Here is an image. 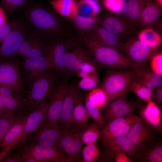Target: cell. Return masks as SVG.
<instances>
[{
	"label": "cell",
	"mask_w": 162,
	"mask_h": 162,
	"mask_svg": "<svg viewBox=\"0 0 162 162\" xmlns=\"http://www.w3.org/2000/svg\"><path fill=\"white\" fill-rule=\"evenodd\" d=\"M24 14L34 33L44 40L48 41L71 35L67 22L52 8L45 5L30 3L24 10Z\"/></svg>",
	"instance_id": "obj_1"
},
{
	"label": "cell",
	"mask_w": 162,
	"mask_h": 162,
	"mask_svg": "<svg viewBox=\"0 0 162 162\" xmlns=\"http://www.w3.org/2000/svg\"><path fill=\"white\" fill-rule=\"evenodd\" d=\"M75 34L90 52L98 67L136 70L142 66L131 62L118 50L102 45L83 33Z\"/></svg>",
	"instance_id": "obj_2"
},
{
	"label": "cell",
	"mask_w": 162,
	"mask_h": 162,
	"mask_svg": "<svg viewBox=\"0 0 162 162\" xmlns=\"http://www.w3.org/2000/svg\"><path fill=\"white\" fill-rule=\"evenodd\" d=\"M59 75L52 69L33 80L24 99L26 112L37 107L49 98L59 81Z\"/></svg>",
	"instance_id": "obj_3"
},
{
	"label": "cell",
	"mask_w": 162,
	"mask_h": 162,
	"mask_svg": "<svg viewBox=\"0 0 162 162\" xmlns=\"http://www.w3.org/2000/svg\"><path fill=\"white\" fill-rule=\"evenodd\" d=\"M134 74V70L132 69L110 68L106 71L100 87L106 94L107 104L126 95Z\"/></svg>",
	"instance_id": "obj_4"
},
{
	"label": "cell",
	"mask_w": 162,
	"mask_h": 162,
	"mask_svg": "<svg viewBox=\"0 0 162 162\" xmlns=\"http://www.w3.org/2000/svg\"><path fill=\"white\" fill-rule=\"evenodd\" d=\"M19 149L24 162H70L57 146H41L29 141Z\"/></svg>",
	"instance_id": "obj_5"
},
{
	"label": "cell",
	"mask_w": 162,
	"mask_h": 162,
	"mask_svg": "<svg viewBox=\"0 0 162 162\" xmlns=\"http://www.w3.org/2000/svg\"><path fill=\"white\" fill-rule=\"evenodd\" d=\"M77 38L76 39L70 35L67 39L64 58V75L68 78L75 75L85 63L95 62L89 50L83 46V43Z\"/></svg>",
	"instance_id": "obj_6"
},
{
	"label": "cell",
	"mask_w": 162,
	"mask_h": 162,
	"mask_svg": "<svg viewBox=\"0 0 162 162\" xmlns=\"http://www.w3.org/2000/svg\"><path fill=\"white\" fill-rule=\"evenodd\" d=\"M98 25L126 42L133 38L134 28L124 17L109 11L100 12L97 16Z\"/></svg>",
	"instance_id": "obj_7"
},
{
	"label": "cell",
	"mask_w": 162,
	"mask_h": 162,
	"mask_svg": "<svg viewBox=\"0 0 162 162\" xmlns=\"http://www.w3.org/2000/svg\"><path fill=\"white\" fill-rule=\"evenodd\" d=\"M140 118L134 113L112 119L101 129L98 139L101 145L127 135Z\"/></svg>",
	"instance_id": "obj_8"
},
{
	"label": "cell",
	"mask_w": 162,
	"mask_h": 162,
	"mask_svg": "<svg viewBox=\"0 0 162 162\" xmlns=\"http://www.w3.org/2000/svg\"><path fill=\"white\" fill-rule=\"evenodd\" d=\"M48 100L37 107L28 112V115L22 131L12 149H18L29 142L40 125L44 121L48 106Z\"/></svg>",
	"instance_id": "obj_9"
},
{
	"label": "cell",
	"mask_w": 162,
	"mask_h": 162,
	"mask_svg": "<svg viewBox=\"0 0 162 162\" xmlns=\"http://www.w3.org/2000/svg\"><path fill=\"white\" fill-rule=\"evenodd\" d=\"M68 78L65 75L62 76L49 98L44 121L49 125L59 126L63 101L68 84Z\"/></svg>",
	"instance_id": "obj_10"
},
{
	"label": "cell",
	"mask_w": 162,
	"mask_h": 162,
	"mask_svg": "<svg viewBox=\"0 0 162 162\" xmlns=\"http://www.w3.org/2000/svg\"><path fill=\"white\" fill-rule=\"evenodd\" d=\"M160 52L159 47H150L139 40L133 38L124 44L122 53L133 63L144 66L146 65L154 55Z\"/></svg>",
	"instance_id": "obj_11"
},
{
	"label": "cell",
	"mask_w": 162,
	"mask_h": 162,
	"mask_svg": "<svg viewBox=\"0 0 162 162\" xmlns=\"http://www.w3.org/2000/svg\"><path fill=\"white\" fill-rule=\"evenodd\" d=\"M102 146L98 159L100 162H113L115 154L118 151L124 152L132 158L136 153L133 143L126 135L116 138Z\"/></svg>",
	"instance_id": "obj_12"
},
{
	"label": "cell",
	"mask_w": 162,
	"mask_h": 162,
	"mask_svg": "<svg viewBox=\"0 0 162 162\" xmlns=\"http://www.w3.org/2000/svg\"><path fill=\"white\" fill-rule=\"evenodd\" d=\"M0 85L8 86L17 94L25 92L18 63L10 60L0 63Z\"/></svg>",
	"instance_id": "obj_13"
},
{
	"label": "cell",
	"mask_w": 162,
	"mask_h": 162,
	"mask_svg": "<svg viewBox=\"0 0 162 162\" xmlns=\"http://www.w3.org/2000/svg\"><path fill=\"white\" fill-rule=\"evenodd\" d=\"M68 36L59 37L50 40L45 54L50 61L52 69L62 76L65 74L64 58Z\"/></svg>",
	"instance_id": "obj_14"
},
{
	"label": "cell",
	"mask_w": 162,
	"mask_h": 162,
	"mask_svg": "<svg viewBox=\"0 0 162 162\" xmlns=\"http://www.w3.org/2000/svg\"><path fill=\"white\" fill-rule=\"evenodd\" d=\"M28 35L26 28L19 22L16 28L0 43V59L17 54L21 44Z\"/></svg>",
	"instance_id": "obj_15"
},
{
	"label": "cell",
	"mask_w": 162,
	"mask_h": 162,
	"mask_svg": "<svg viewBox=\"0 0 162 162\" xmlns=\"http://www.w3.org/2000/svg\"><path fill=\"white\" fill-rule=\"evenodd\" d=\"M141 106L128 100L125 95L108 104L102 109L101 113L106 123L115 118L134 113L136 109Z\"/></svg>",
	"instance_id": "obj_16"
},
{
	"label": "cell",
	"mask_w": 162,
	"mask_h": 162,
	"mask_svg": "<svg viewBox=\"0 0 162 162\" xmlns=\"http://www.w3.org/2000/svg\"><path fill=\"white\" fill-rule=\"evenodd\" d=\"M157 132L152 127L140 118L126 135L136 152L157 138Z\"/></svg>",
	"instance_id": "obj_17"
},
{
	"label": "cell",
	"mask_w": 162,
	"mask_h": 162,
	"mask_svg": "<svg viewBox=\"0 0 162 162\" xmlns=\"http://www.w3.org/2000/svg\"><path fill=\"white\" fill-rule=\"evenodd\" d=\"M80 94L78 88L74 82L68 84L59 122V126L62 130L70 129L74 108Z\"/></svg>",
	"instance_id": "obj_18"
},
{
	"label": "cell",
	"mask_w": 162,
	"mask_h": 162,
	"mask_svg": "<svg viewBox=\"0 0 162 162\" xmlns=\"http://www.w3.org/2000/svg\"><path fill=\"white\" fill-rule=\"evenodd\" d=\"M62 132L59 126L51 125L43 121L30 141L41 146H57Z\"/></svg>",
	"instance_id": "obj_19"
},
{
	"label": "cell",
	"mask_w": 162,
	"mask_h": 162,
	"mask_svg": "<svg viewBox=\"0 0 162 162\" xmlns=\"http://www.w3.org/2000/svg\"><path fill=\"white\" fill-rule=\"evenodd\" d=\"M100 44L117 50L121 53L124 44L118 37L98 24L83 33Z\"/></svg>",
	"instance_id": "obj_20"
},
{
	"label": "cell",
	"mask_w": 162,
	"mask_h": 162,
	"mask_svg": "<svg viewBox=\"0 0 162 162\" xmlns=\"http://www.w3.org/2000/svg\"><path fill=\"white\" fill-rule=\"evenodd\" d=\"M44 40L35 33L32 34L26 39L21 44L17 54L26 58H35L47 53L49 42L44 44Z\"/></svg>",
	"instance_id": "obj_21"
},
{
	"label": "cell",
	"mask_w": 162,
	"mask_h": 162,
	"mask_svg": "<svg viewBox=\"0 0 162 162\" xmlns=\"http://www.w3.org/2000/svg\"><path fill=\"white\" fill-rule=\"evenodd\" d=\"M138 27L142 28L154 27L159 22L162 14V6L154 0H145Z\"/></svg>",
	"instance_id": "obj_22"
},
{
	"label": "cell",
	"mask_w": 162,
	"mask_h": 162,
	"mask_svg": "<svg viewBox=\"0 0 162 162\" xmlns=\"http://www.w3.org/2000/svg\"><path fill=\"white\" fill-rule=\"evenodd\" d=\"M139 162H162V142L156 138L137 150L132 158Z\"/></svg>",
	"instance_id": "obj_23"
},
{
	"label": "cell",
	"mask_w": 162,
	"mask_h": 162,
	"mask_svg": "<svg viewBox=\"0 0 162 162\" xmlns=\"http://www.w3.org/2000/svg\"><path fill=\"white\" fill-rule=\"evenodd\" d=\"M144 106H141L138 116L141 119L162 134V111L158 104L151 101L147 102Z\"/></svg>",
	"instance_id": "obj_24"
},
{
	"label": "cell",
	"mask_w": 162,
	"mask_h": 162,
	"mask_svg": "<svg viewBox=\"0 0 162 162\" xmlns=\"http://www.w3.org/2000/svg\"><path fill=\"white\" fill-rule=\"evenodd\" d=\"M28 112L21 116L10 128L0 143V162L10 151L21 134L26 121Z\"/></svg>",
	"instance_id": "obj_25"
},
{
	"label": "cell",
	"mask_w": 162,
	"mask_h": 162,
	"mask_svg": "<svg viewBox=\"0 0 162 162\" xmlns=\"http://www.w3.org/2000/svg\"><path fill=\"white\" fill-rule=\"evenodd\" d=\"M24 66L29 78L33 80L52 69L50 61L46 55L35 58H26Z\"/></svg>",
	"instance_id": "obj_26"
},
{
	"label": "cell",
	"mask_w": 162,
	"mask_h": 162,
	"mask_svg": "<svg viewBox=\"0 0 162 162\" xmlns=\"http://www.w3.org/2000/svg\"><path fill=\"white\" fill-rule=\"evenodd\" d=\"M134 79L140 82L150 89L161 86L162 74L153 71L146 65L142 66L134 70Z\"/></svg>",
	"instance_id": "obj_27"
},
{
	"label": "cell",
	"mask_w": 162,
	"mask_h": 162,
	"mask_svg": "<svg viewBox=\"0 0 162 162\" xmlns=\"http://www.w3.org/2000/svg\"><path fill=\"white\" fill-rule=\"evenodd\" d=\"M90 118L84 103L83 98L81 94L74 108L71 128L75 127L84 130L88 125Z\"/></svg>",
	"instance_id": "obj_28"
},
{
	"label": "cell",
	"mask_w": 162,
	"mask_h": 162,
	"mask_svg": "<svg viewBox=\"0 0 162 162\" xmlns=\"http://www.w3.org/2000/svg\"><path fill=\"white\" fill-rule=\"evenodd\" d=\"M126 12L123 16L133 27H138L145 0H126Z\"/></svg>",
	"instance_id": "obj_29"
},
{
	"label": "cell",
	"mask_w": 162,
	"mask_h": 162,
	"mask_svg": "<svg viewBox=\"0 0 162 162\" xmlns=\"http://www.w3.org/2000/svg\"><path fill=\"white\" fill-rule=\"evenodd\" d=\"M78 2L77 0H50L48 1L56 13L68 19L76 14Z\"/></svg>",
	"instance_id": "obj_30"
},
{
	"label": "cell",
	"mask_w": 162,
	"mask_h": 162,
	"mask_svg": "<svg viewBox=\"0 0 162 162\" xmlns=\"http://www.w3.org/2000/svg\"><path fill=\"white\" fill-rule=\"evenodd\" d=\"M75 31V33H83L94 28L98 24L97 17H84L77 14L68 19L67 22Z\"/></svg>",
	"instance_id": "obj_31"
},
{
	"label": "cell",
	"mask_w": 162,
	"mask_h": 162,
	"mask_svg": "<svg viewBox=\"0 0 162 162\" xmlns=\"http://www.w3.org/2000/svg\"><path fill=\"white\" fill-rule=\"evenodd\" d=\"M100 4L98 0H80L76 14L84 17H97L101 10Z\"/></svg>",
	"instance_id": "obj_32"
},
{
	"label": "cell",
	"mask_w": 162,
	"mask_h": 162,
	"mask_svg": "<svg viewBox=\"0 0 162 162\" xmlns=\"http://www.w3.org/2000/svg\"><path fill=\"white\" fill-rule=\"evenodd\" d=\"M7 109L14 115L22 116L25 112L24 98L22 95L15 94L9 96H2Z\"/></svg>",
	"instance_id": "obj_33"
},
{
	"label": "cell",
	"mask_w": 162,
	"mask_h": 162,
	"mask_svg": "<svg viewBox=\"0 0 162 162\" xmlns=\"http://www.w3.org/2000/svg\"><path fill=\"white\" fill-rule=\"evenodd\" d=\"M73 133L71 129L62 130L57 147L67 156L70 162H73Z\"/></svg>",
	"instance_id": "obj_34"
},
{
	"label": "cell",
	"mask_w": 162,
	"mask_h": 162,
	"mask_svg": "<svg viewBox=\"0 0 162 162\" xmlns=\"http://www.w3.org/2000/svg\"><path fill=\"white\" fill-rule=\"evenodd\" d=\"M138 38L145 44L152 48L158 47L162 42L160 35L151 28L143 29L139 33Z\"/></svg>",
	"instance_id": "obj_35"
},
{
	"label": "cell",
	"mask_w": 162,
	"mask_h": 162,
	"mask_svg": "<svg viewBox=\"0 0 162 162\" xmlns=\"http://www.w3.org/2000/svg\"><path fill=\"white\" fill-rule=\"evenodd\" d=\"M101 129L100 125L93 120L82 131V137L83 144L95 142L99 138Z\"/></svg>",
	"instance_id": "obj_36"
},
{
	"label": "cell",
	"mask_w": 162,
	"mask_h": 162,
	"mask_svg": "<svg viewBox=\"0 0 162 162\" xmlns=\"http://www.w3.org/2000/svg\"><path fill=\"white\" fill-rule=\"evenodd\" d=\"M70 129L73 132L74 139L73 162H82L81 152L83 143L82 135L84 129L75 127Z\"/></svg>",
	"instance_id": "obj_37"
},
{
	"label": "cell",
	"mask_w": 162,
	"mask_h": 162,
	"mask_svg": "<svg viewBox=\"0 0 162 162\" xmlns=\"http://www.w3.org/2000/svg\"><path fill=\"white\" fill-rule=\"evenodd\" d=\"M129 91L133 92L145 101L148 102L151 100L152 89L134 79L130 83Z\"/></svg>",
	"instance_id": "obj_38"
},
{
	"label": "cell",
	"mask_w": 162,
	"mask_h": 162,
	"mask_svg": "<svg viewBox=\"0 0 162 162\" xmlns=\"http://www.w3.org/2000/svg\"><path fill=\"white\" fill-rule=\"evenodd\" d=\"M85 98L90 101L99 110L102 109L107 104L106 95L100 87H96L90 90L86 95Z\"/></svg>",
	"instance_id": "obj_39"
},
{
	"label": "cell",
	"mask_w": 162,
	"mask_h": 162,
	"mask_svg": "<svg viewBox=\"0 0 162 162\" xmlns=\"http://www.w3.org/2000/svg\"><path fill=\"white\" fill-rule=\"evenodd\" d=\"M100 151L97 143L89 144L82 147L81 155L83 162H96L98 161Z\"/></svg>",
	"instance_id": "obj_40"
},
{
	"label": "cell",
	"mask_w": 162,
	"mask_h": 162,
	"mask_svg": "<svg viewBox=\"0 0 162 162\" xmlns=\"http://www.w3.org/2000/svg\"><path fill=\"white\" fill-rule=\"evenodd\" d=\"M126 0H103L101 3L110 12L124 16L125 14Z\"/></svg>",
	"instance_id": "obj_41"
},
{
	"label": "cell",
	"mask_w": 162,
	"mask_h": 162,
	"mask_svg": "<svg viewBox=\"0 0 162 162\" xmlns=\"http://www.w3.org/2000/svg\"><path fill=\"white\" fill-rule=\"evenodd\" d=\"M21 116L4 115L0 118V143L7 132Z\"/></svg>",
	"instance_id": "obj_42"
},
{
	"label": "cell",
	"mask_w": 162,
	"mask_h": 162,
	"mask_svg": "<svg viewBox=\"0 0 162 162\" xmlns=\"http://www.w3.org/2000/svg\"><path fill=\"white\" fill-rule=\"evenodd\" d=\"M84 104L91 118L100 125L101 129L104 128L106 123L99 109L86 98Z\"/></svg>",
	"instance_id": "obj_43"
},
{
	"label": "cell",
	"mask_w": 162,
	"mask_h": 162,
	"mask_svg": "<svg viewBox=\"0 0 162 162\" xmlns=\"http://www.w3.org/2000/svg\"><path fill=\"white\" fill-rule=\"evenodd\" d=\"M98 66L95 62L85 63L76 72L75 75L82 78L95 75H98Z\"/></svg>",
	"instance_id": "obj_44"
},
{
	"label": "cell",
	"mask_w": 162,
	"mask_h": 162,
	"mask_svg": "<svg viewBox=\"0 0 162 162\" xmlns=\"http://www.w3.org/2000/svg\"><path fill=\"white\" fill-rule=\"evenodd\" d=\"M28 3L27 0H2L3 8L9 14L18 10Z\"/></svg>",
	"instance_id": "obj_45"
},
{
	"label": "cell",
	"mask_w": 162,
	"mask_h": 162,
	"mask_svg": "<svg viewBox=\"0 0 162 162\" xmlns=\"http://www.w3.org/2000/svg\"><path fill=\"white\" fill-rule=\"evenodd\" d=\"M98 75H95L81 78L78 84V88L85 90H91L98 85Z\"/></svg>",
	"instance_id": "obj_46"
},
{
	"label": "cell",
	"mask_w": 162,
	"mask_h": 162,
	"mask_svg": "<svg viewBox=\"0 0 162 162\" xmlns=\"http://www.w3.org/2000/svg\"><path fill=\"white\" fill-rule=\"evenodd\" d=\"M19 23L11 20H7L0 25V43L16 28Z\"/></svg>",
	"instance_id": "obj_47"
},
{
	"label": "cell",
	"mask_w": 162,
	"mask_h": 162,
	"mask_svg": "<svg viewBox=\"0 0 162 162\" xmlns=\"http://www.w3.org/2000/svg\"><path fill=\"white\" fill-rule=\"evenodd\" d=\"M150 68L153 71L162 74V54L160 52L154 55L150 61Z\"/></svg>",
	"instance_id": "obj_48"
},
{
	"label": "cell",
	"mask_w": 162,
	"mask_h": 162,
	"mask_svg": "<svg viewBox=\"0 0 162 162\" xmlns=\"http://www.w3.org/2000/svg\"><path fill=\"white\" fill-rule=\"evenodd\" d=\"M2 162H23V158L20 149L9 152L4 156Z\"/></svg>",
	"instance_id": "obj_49"
},
{
	"label": "cell",
	"mask_w": 162,
	"mask_h": 162,
	"mask_svg": "<svg viewBox=\"0 0 162 162\" xmlns=\"http://www.w3.org/2000/svg\"><path fill=\"white\" fill-rule=\"evenodd\" d=\"M152 89V95L151 101L157 104L162 102V88L157 87Z\"/></svg>",
	"instance_id": "obj_50"
},
{
	"label": "cell",
	"mask_w": 162,
	"mask_h": 162,
	"mask_svg": "<svg viewBox=\"0 0 162 162\" xmlns=\"http://www.w3.org/2000/svg\"><path fill=\"white\" fill-rule=\"evenodd\" d=\"M114 160L116 162H131L133 160L125 153L121 151H118L115 153Z\"/></svg>",
	"instance_id": "obj_51"
},
{
	"label": "cell",
	"mask_w": 162,
	"mask_h": 162,
	"mask_svg": "<svg viewBox=\"0 0 162 162\" xmlns=\"http://www.w3.org/2000/svg\"><path fill=\"white\" fill-rule=\"evenodd\" d=\"M15 94H17L10 87L0 85V94L2 96H9Z\"/></svg>",
	"instance_id": "obj_52"
},
{
	"label": "cell",
	"mask_w": 162,
	"mask_h": 162,
	"mask_svg": "<svg viewBox=\"0 0 162 162\" xmlns=\"http://www.w3.org/2000/svg\"><path fill=\"white\" fill-rule=\"evenodd\" d=\"M0 109L4 115L14 116L5 107L2 96L0 94Z\"/></svg>",
	"instance_id": "obj_53"
},
{
	"label": "cell",
	"mask_w": 162,
	"mask_h": 162,
	"mask_svg": "<svg viewBox=\"0 0 162 162\" xmlns=\"http://www.w3.org/2000/svg\"><path fill=\"white\" fill-rule=\"evenodd\" d=\"M7 21L6 16L4 9L0 7V25Z\"/></svg>",
	"instance_id": "obj_54"
},
{
	"label": "cell",
	"mask_w": 162,
	"mask_h": 162,
	"mask_svg": "<svg viewBox=\"0 0 162 162\" xmlns=\"http://www.w3.org/2000/svg\"><path fill=\"white\" fill-rule=\"evenodd\" d=\"M156 2L160 6L162 5V0H156Z\"/></svg>",
	"instance_id": "obj_55"
},
{
	"label": "cell",
	"mask_w": 162,
	"mask_h": 162,
	"mask_svg": "<svg viewBox=\"0 0 162 162\" xmlns=\"http://www.w3.org/2000/svg\"><path fill=\"white\" fill-rule=\"evenodd\" d=\"M100 3H101L102 2L103 0H98Z\"/></svg>",
	"instance_id": "obj_56"
}]
</instances>
